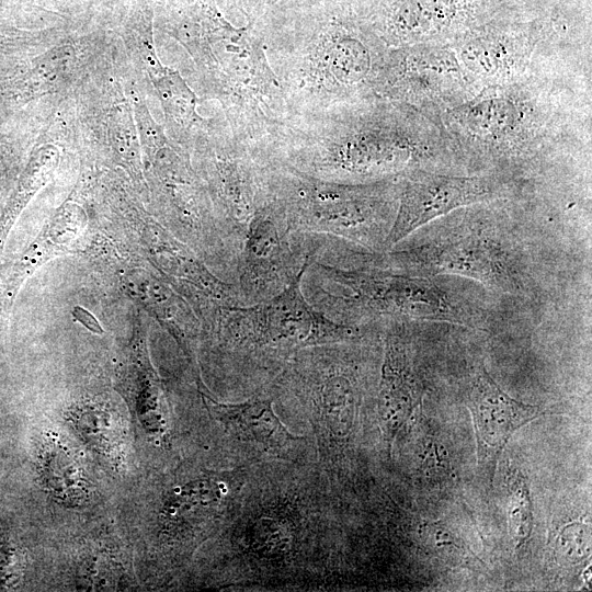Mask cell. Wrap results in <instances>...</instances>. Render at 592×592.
<instances>
[{"instance_id":"9","label":"cell","mask_w":592,"mask_h":592,"mask_svg":"<svg viewBox=\"0 0 592 592\" xmlns=\"http://www.w3.org/2000/svg\"><path fill=\"white\" fill-rule=\"evenodd\" d=\"M299 197L286 213L297 230L384 252L397 213L386 196L371 190H325L315 196L301 191Z\"/></svg>"},{"instance_id":"6","label":"cell","mask_w":592,"mask_h":592,"mask_svg":"<svg viewBox=\"0 0 592 592\" xmlns=\"http://www.w3.org/2000/svg\"><path fill=\"white\" fill-rule=\"evenodd\" d=\"M382 253L383 264L412 275H459L514 296L530 288L517 246L489 218H470L422 244Z\"/></svg>"},{"instance_id":"12","label":"cell","mask_w":592,"mask_h":592,"mask_svg":"<svg viewBox=\"0 0 592 592\" xmlns=\"http://www.w3.org/2000/svg\"><path fill=\"white\" fill-rule=\"evenodd\" d=\"M387 322L375 390V420L382 451L390 457L397 436L421 403L423 387L406 326L400 319H387Z\"/></svg>"},{"instance_id":"5","label":"cell","mask_w":592,"mask_h":592,"mask_svg":"<svg viewBox=\"0 0 592 592\" xmlns=\"http://www.w3.org/2000/svg\"><path fill=\"white\" fill-rule=\"evenodd\" d=\"M517 79L445 110L442 128L465 150L491 160L532 157L555 135L556 113L543 89Z\"/></svg>"},{"instance_id":"1","label":"cell","mask_w":592,"mask_h":592,"mask_svg":"<svg viewBox=\"0 0 592 592\" xmlns=\"http://www.w3.org/2000/svg\"><path fill=\"white\" fill-rule=\"evenodd\" d=\"M340 501L317 464L252 465L217 535L219 588L317 591L340 577Z\"/></svg>"},{"instance_id":"2","label":"cell","mask_w":592,"mask_h":592,"mask_svg":"<svg viewBox=\"0 0 592 592\" xmlns=\"http://www.w3.org/2000/svg\"><path fill=\"white\" fill-rule=\"evenodd\" d=\"M366 337L304 348L269 385L310 429L317 466L340 499L346 487L367 388Z\"/></svg>"},{"instance_id":"10","label":"cell","mask_w":592,"mask_h":592,"mask_svg":"<svg viewBox=\"0 0 592 592\" xmlns=\"http://www.w3.org/2000/svg\"><path fill=\"white\" fill-rule=\"evenodd\" d=\"M505 190V184L493 177L452 175L424 169L411 170L406 178L384 252L424 224L458 207L500 197Z\"/></svg>"},{"instance_id":"15","label":"cell","mask_w":592,"mask_h":592,"mask_svg":"<svg viewBox=\"0 0 592 592\" xmlns=\"http://www.w3.org/2000/svg\"><path fill=\"white\" fill-rule=\"evenodd\" d=\"M591 551L590 524L572 522L565 525L554 547L555 557L562 563H578L588 558Z\"/></svg>"},{"instance_id":"8","label":"cell","mask_w":592,"mask_h":592,"mask_svg":"<svg viewBox=\"0 0 592 592\" xmlns=\"http://www.w3.org/2000/svg\"><path fill=\"white\" fill-rule=\"evenodd\" d=\"M319 247L316 235L294 228L286 214L264 212L248 224L236 272L247 305L266 300L305 272Z\"/></svg>"},{"instance_id":"14","label":"cell","mask_w":592,"mask_h":592,"mask_svg":"<svg viewBox=\"0 0 592 592\" xmlns=\"http://www.w3.org/2000/svg\"><path fill=\"white\" fill-rule=\"evenodd\" d=\"M506 517L511 542L519 550L532 535L534 513L527 476L516 467L506 473Z\"/></svg>"},{"instance_id":"13","label":"cell","mask_w":592,"mask_h":592,"mask_svg":"<svg viewBox=\"0 0 592 592\" xmlns=\"http://www.w3.org/2000/svg\"><path fill=\"white\" fill-rule=\"evenodd\" d=\"M533 49L530 39L503 34L467 39L459 44L456 53L464 69L490 84H498L522 77Z\"/></svg>"},{"instance_id":"7","label":"cell","mask_w":592,"mask_h":592,"mask_svg":"<svg viewBox=\"0 0 592 592\" xmlns=\"http://www.w3.org/2000/svg\"><path fill=\"white\" fill-rule=\"evenodd\" d=\"M203 406L217 429L230 466H252L267 462L317 464L309 434L293 433L275 410L269 386L237 401H218L200 391Z\"/></svg>"},{"instance_id":"4","label":"cell","mask_w":592,"mask_h":592,"mask_svg":"<svg viewBox=\"0 0 592 592\" xmlns=\"http://www.w3.org/2000/svg\"><path fill=\"white\" fill-rule=\"evenodd\" d=\"M376 260L374 265L348 267L314 254L305 271L309 303L330 319L353 326L364 317L479 323L476 309L453 291Z\"/></svg>"},{"instance_id":"3","label":"cell","mask_w":592,"mask_h":592,"mask_svg":"<svg viewBox=\"0 0 592 592\" xmlns=\"http://www.w3.org/2000/svg\"><path fill=\"white\" fill-rule=\"evenodd\" d=\"M304 274L266 300L214 307L215 348L232 394L249 397L265 388L304 348L366 335L317 310L301 292Z\"/></svg>"},{"instance_id":"11","label":"cell","mask_w":592,"mask_h":592,"mask_svg":"<svg viewBox=\"0 0 592 592\" xmlns=\"http://www.w3.org/2000/svg\"><path fill=\"white\" fill-rule=\"evenodd\" d=\"M465 401L474 424L478 473L492 485L499 458L511 436L547 412L512 398L483 365L470 374Z\"/></svg>"}]
</instances>
